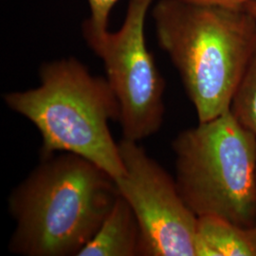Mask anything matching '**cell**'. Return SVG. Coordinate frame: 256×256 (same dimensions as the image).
<instances>
[{
    "label": "cell",
    "instance_id": "obj_1",
    "mask_svg": "<svg viewBox=\"0 0 256 256\" xmlns=\"http://www.w3.org/2000/svg\"><path fill=\"white\" fill-rule=\"evenodd\" d=\"M119 191L99 166L72 153H55L10 194L16 221L9 250L23 256H78L100 229Z\"/></svg>",
    "mask_w": 256,
    "mask_h": 256
},
{
    "label": "cell",
    "instance_id": "obj_2",
    "mask_svg": "<svg viewBox=\"0 0 256 256\" xmlns=\"http://www.w3.org/2000/svg\"><path fill=\"white\" fill-rule=\"evenodd\" d=\"M156 36L178 72L198 122L228 111L256 52V18L244 9L160 0Z\"/></svg>",
    "mask_w": 256,
    "mask_h": 256
},
{
    "label": "cell",
    "instance_id": "obj_3",
    "mask_svg": "<svg viewBox=\"0 0 256 256\" xmlns=\"http://www.w3.org/2000/svg\"><path fill=\"white\" fill-rule=\"evenodd\" d=\"M40 84L8 92L10 110L28 120L42 138L40 158L72 153L99 166L114 180L124 174L110 122L120 118L119 102L106 78L94 76L74 57L44 63Z\"/></svg>",
    "mask_w": 256,
    "mask_h": 256
},
{
    "label": "cell",
    "instance_id": "obj_4",
    "mask_svg": "<svg viewBox=\"0 0 256 256\" xmlns=\"http://www.w3.org/2000/svg\"><path fill=\"white\" fill-rule=\"evenodd\" d=\"M176 182L196 216L256 225V136L230 110L180 132L172 142Z\"/></svg>",
    "mask_w": 256,
    "mask_h": 256
},
{
    "label": "cell",
    "instance_id": "obj_5",
    "mask_svg": "<svg viewBox=\"0 0 256 256\" xmlns=\"http://www.w3.org/2000/svg\"><path fill=\"white\" fill-rule=\"evenodd\" d=\"M154 0H129L119 30L82 28L86 44L104 63L119 102L122 138L140 142L156 134L164 119V78L146 46L144 26Z\"/></svg>",
    "mask_w": 256,
    "mask_h": 256
},
{
    "label": "cell",
    "instance_id": "obj_6",
    "mask_svg": "<svg viewBox=\"0 0 256 256\" xmlns=\"http://www.w3.org/2000/svg\"><path fill=\"white\" fill-rule=\"evenodd\" d=\"M124 174L115 180L140 227L138 256H198V216L176 180L138 142L122 138Z\"/></svg>",
    "mask_w": 256,
    "mask_h": 256
},
{
    "label": "cell",
    "instance_id": "obj_7",
    "mask_svg": "<svg viewBox=\"0 0 256 256\" xmlns=\"http://www.w3.org/2000/svg\"><path fill=\"white\" fill-rule=\"evenodd\" d=\"M140 236L133 210L119 194L100 229L78 256H138Z\"/></svg>",
    "mask_w": 256,
    "mask_h": 256
},
{
    "label": "cell",
    "instance_id": "obj_8",
    "mask_svg": "<svg viewBox=\"0 0 256 256\" xmlns=\"http://www.w3.org/2000/svg\"><path fill=\"white\" fill-rule=\"evenodd\" d=\"M198 256H256V226L214 216H198Z\"/></svg>",
    "mask_w": 256,
    "mask_h": 256
},
{
    "label": "cell",
    "instance_id": "obj_9",
    "mask_svg": "<svg viewBox=\"0 0 256 256\" xmlns=\"http://www.w3.org/2000/svg\"><path fill=\"white\" fill-rule=\"evenodd\" d=\"M230 111L242 126L256 136V52L238 84Z\"/></svg>",
    "mask_w": 256,
    "mask_h": 256
},
{
    "label": "cell",
    "instance_id": "obj_10",
    "mask_svg": "<svg viewBox=\"0 0 256 256\" xmlns=\"http://www.w3.org/2000/svg\"><path fill=\"white\" fill-rule=\"evenodd\" d=\"M120 0H88L90 18L82 24V28H86L97 34L108 30L110 14L114 6Z\"/></svg>",
    "mask_w": 256,
    "mask_h": 256
},
{
    "label": "cell",
    "instance_id": "obj_11",
    "mask_svg": "<svg viewBox=\"0 0 256 256\" xmlns=\"http://www.w3.org/2000/svg\"><path fill=\"white\" fill-rule=\"evenodd\" d=\"M184 2L203 5V6H212L221 7L228 9H243L248 2L252 0H182Z\"/></svg>",
    "mask_w": 256,
    "mask_h": 256
},
{
    "label": "cell",
    "instance_id": "obj_12",
    "mask_svg": "<svg viewBox=\"0 0 256 256\" xmlns=\"http://www.w3.org/2000/svg\"><path fill=\"white\" fill-rule=\"evenodd\" d=\"M244 9L256 18V0H252V1L248 2L247 5L244 7Z\"/></svg>",
    "mask_w": 256,
    "mask_h": 256
},
{
    "label": "cell",
    "instance_id": "obj_13",
    "mask_svg": "<svg viewBox=\"0 0 256 256\" xmlns=\"http://www.w3.org/2000/svg\"></svg>",
    "mask_w": 256,
    "mask_h": 256
}]
</instances>
